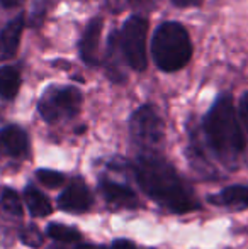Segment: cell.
Masks as SVG:
<instances>
[{"label": "cell", "instance_id": "6da1fadb", "mask_svg": "<svg viewBox=\"0 0 248 249\" xmlns=\"http://www.w3.org/2000/svg\"><path fill=\"white\" fill-rule=\"evenodd\" d=\"M131 170L141 190L163 209L187 213L201 207L191 185L156 151H141Z\"/></svg>", "mask_w": 248, "mask_h": 249}, {"label": "cell", "instance_id": "7a4b0ae2", "mask_svg": "<svg viewBox=\"0 0 248 249\" xmlns=\"http://www.w3.org/2000/svg\"><path fill=\"white\" fill-rule=\"evenodd\" d=\"M202 125L212 153L226 166L235 168L240 154L245 149V136L240 129L231 97H219L206 114Z\"/></svg>", "mask_w": 248, "mask_h": 249}, {"label": "cell", "instance_id": "3957f363", "mask_svg": "<svg viewBox=\"0 0 248 249\" xmlns=\"http://www.w3.org/2000/svg\"><path fill=\"white\" fill-rule=\"evenodd\" d=\"M152 53L156 66L163 71L182 70L192 56L187 29L179 22H163L153 36Z\"/></svg>", "mask_w": 248, "mask_h": 249}, {"label": "cell", "instance_id": "277c9868", "mask_svg": "<svg viewBox=\"0 0 248 249\" xmlns=\"http://www.w3.org/2000/svg\"><path fill=\"white\" fill-rule=\"evenodd\" d=\"M82 107V93L75 87H50L43 93L38 110L50 124L75 117Z\"/></svg>", "mask_w": 248, "mask_h": 249}, {"label": "cell", "instance_id": "5b68a950", "mask_svg": "<svg viewBox=\"0 0 248 249\" xmlns=\"http://www.w3.org/2000/svg\"><path fill=\"white\" fill-rule=\"evenodd\" d=\"M146 34H148V20L141 16L129 17L119 33L123 58L136 71H143L146 68Z\"/></svg>", "mask_w": 248, "mask_h": 249}, {"label": "cell", "instance_id": "8992f818", "mask_svg": "<svg viewBox=\"0 0 248 249\" xmlns=\"http://www.w3.org/2000/svg\"><path fill=\"white\" fill-rule=\"evenodd\" d=\"M129 132L143 151H155L163 139V121L152 105H143L129 119Z\"/></svg>", "mask_w": 248, "mask_h": 249}, {"label": "cell", "instance_id": "52a82bcc", "mask_svg": "<svg viewBox=\"0 0 248 249\" xmlns=\"http://www.w3.org/2000/svg\"><path fill=\"white\" fill-rule=\"evenodd\" d=\"M92 203V194L80 178H75L58 197V207L66 212H87Z\"/></svg>", "mask_w": 248, "mask_h": 249}, {"label": "cell", "instance_id": "ba28073f", "mask_svg": "<svg viewBox=\"0 0 248 249\" xmlns=\"http://www.w3.org/2000/svg\"><path fill=\"white\" fill-rule=\"evenodd\" d=\"M99 190L102 192L106 202L116 209H138L139 207V200L134 192L123 183H117L116 180L102 177L99 180Z\"/></svg>", "mask_w": 248, "mask_h": 249}, {"label": "cell", "instance_id": "9c48e42d", "mask_svg": "<svg viewBox=\"0 0 248 249\" xmlns=\"http://www.w3.org/2000/svg\"><path fill=\"white\" fill-rule=\"evenodd\" d=\"M104 20L100 17H94L89 24H87L85 31L80 39V56L82 59L90 66H97L100 63L99 58V43H100V34H102Z\"/></svg>", "mask_w": 248, "mask_h": 249}, {"label": "cell", "instance_id": "30bf717a", "mask_svg": "<svg viewBox=\"0 0 248 249\" xmlns=\"http://www.w3.org/2000/svg\"><path fill=\"white\" fill-rule=\"evenodd\" d=\"M29 151L27 132L19 125H7L0 129V154L10 158H22Z\"/></svg>", "mask_w": 248, "mask_h": 249}, {"label": "cell", "instance_id": "8fae6325", "mask_svg": "<svg viewBox=\"0 0 248 249\" xmlns=\"http://www.w3.org/2000/svg\"><path fill=\"white\" fill-rule=\"evenodd\" d=\"M24 26H26V19L20 14L16 19L7 22L5 27L0 31V61L10 59L17 53L20 37H22Z\"/></svg>", "mask_w": 248, "mask_h": 249}, {"label": "cell", "instance_id": "7c38bea8", "mask_svg": "<svg viewBox=\"0 0 248 249\" xmlns=\"http://www.w3.org/2000/svg\"><path fill=\"white\" fill-rule=\"evenodd\" d=\"M209 202L231 210L248 209V185H231L223 188L221 192L211 195Z\"/></svg>", "mask_w": 248, "mask_h": 249}, {"label": "cell", "instance_id": "4fadbf2b", "mask_svg": "<svg viewBox=\"0 0 248 249\" xmlns=\"http://www.w3.org/2000/svg\"><path fill=\"white\" fill-rule=\"evenodd\" d=\"M119 54H123L119 46V33H113L109 37V44H107V56H106V68H107V75L113 82L119 83L124 82V73L121 71L119 66Z\"/></svg>", "mask_w": 248, "mask_h": 249}, {"label": "cell", "instance_id": "5bb4252c", "mask_svg": "<svg viewBox=\"0 0 248 249\" xmlns=\"http://www.w3.org/2000/svg\"><path fill=\"white\" fill-rule=\"evenodd\" d=\"M20 89V71L16 66L0 68V99L12 100Z\"/></svg>", "mask_w": 248, "mask_h": 249}, {"label": "cell", "instance_id": "9a60e30c", "mask_svg": "<svg viewBox=\"0 0 248 249\" xmlns=\"http://www.w3.org/2000/svg\"><path fill=\"white\" fill-rule=\"evenodd\" d=\"M24 200H26V205L29 209L31 215L34 217H46L53 212V207H51L46 195L41 194L38 188L31 187V185L24 190Z\"/></svg>", "mask_w": 248, "mask_h": 249}, {"label": "cell", "instance_id": "2e32d148", "mask_svg": "<svg viewBox=\"0 0 248 249\" xmlns=\"http://www.w3.org/2000/svg\"><path fill=\"white\" fill-rule=\"evenodd\" d=\"M46 234L51 239L60 241V243H78L82 239V234L75 227L65 226V224H50Z\"/></svg>", "mask_w": 248, "mask_h": 249}, {"label": "cell", "instance_id": "e0dca14e", "mask_svg": "<svg viewBox=\"0 0 248 249\" xmlns=\"http://www.w3.org/2000/svg\"><path fill=\"white\" fill-rule=\"evenodd\" d=\"M0 205L10 215L20 217L22 215V203H20V198L12 188H5L0 195Z\"/></svg>", "mask_w": 248, "mask_h": 249}, {"label": "cell", "instance_id": "ac0fdd59", "mask_svg": "<svg viewBox=\"0 0 248 249\" xmlns=\"http://www.w3.org/2000/svg\"><path fill=\"white\" fill-rule=\"evenodd\" d=\"M36 178L48 188H58L65 183V175L55 170H38Z\"/></svg>", "mask_w": 248, "mask_h": 249}, {"label": "cell", "instance_id": "d6986e66", "mask_svg": "<svg viewBox=\"0 0 248 249\" xmlns=\"http://www.w3.org/2000/svg\"><path fill=\"white\" fill-rule=\"evenodd\" d=\"M20 239H22V243L26 244V246L39 248L41 244H43V234H41V231L38 229L36 226L29 224V226H26L20 231Z\"/></svg>", "mask_w": 248, "mask_h": 249}, {"label": "cell", "instance_id": "ffe728a7", "mask_svg": "<svg viewBox=\"0 0 248 249\" xmlns=\"http://www.w3.org/2000/svg\"><path fill=\"white\" fill-rule=\"evenodd\" d=\"M48 12V0H36L31 10V26L38 27L43 24V19Z\"/></svg>", "mask_w": 248, "mask_h": 249}, {"label": "cell", "instance_id": "44dd1931", "mask_svg": "<svg viewBox=\"0 0 248 249\" xmlns=\"http://www.w3.org/2000/svg\"><path fill=\"white\" fill-rule=\"evenodd\" d=\"M238 114H240V121H242L245 132L248 136V92L240 99V107H238Z\"/></svg>", "mask_w": 248, "mask_h": 249}, {"label": "cell", "instance_id": "7402d4cb", "mask_svg": "<svg viewBox=\"0 0 248 249\" xmlns=\"http://www.w3.org/2000/svg\"><path fill=\"white\" fill-rule=\"evenodd\" d=\"M129 2L131 0H106L107 7H109V10H113V12H123L126 7L129 5Z\"/></svg>", "mask_w": 248, "mask_h": 249}, {"label": "cell", "instance_id": "603a6c76", "mask_svg": "<svg viewBox=\"0 0 248 249\" xmlns=\"http://www.w3.org/2000/svg\"><path fill=\"white\" fill-rule=\"evenodd\" d=\"M111 249H138L134 246V243H131V241L128 239H116L113 243V246Z\"/></svg>", "mask_w": 248, "mask_h": 249}, {"label": "cell", "instance_id": "cb8c5ba5", "mask_svg": "<svg viewBox=\"0 0 248 249\" xmlns=\"http://www.w3.org/2000/svg\"><path fill=\"white\" fill-rule=\"evenodd\" d=\"M172 2L177 7H194V5H201L204 0H172Z\"/></svg>", "mask_w": 248, "mask_h": 249}, {"label": "cell", "instance_id": "d4e9b609", "mask_svg": "<svg viewBox=\"0 0 248 249\" xmlns=\"http://www.w3.org/2000/svg\"><path fill=\"white\" fill-rule=\"evenodd\" d=\"M24 0H0V5L5 7V9H12V7L20 5Z\"/></svg>", "mask_w": 248, "mask_h": 249}, {"label": "cell", "instance_id": "484cf974", "mask_svg": "<svg viewBox=\"0 0 248 249\" xmlns=\"http://www.w3.org/2000/svg\"><path fill=\"white\" fill-rule=\"evenodd\" d=\"M73 249H106V248H99V246H90V244H80V246L73 248Z\"/></svg>", "mask_w": 248, "mask_h": 249}]
</instances>
